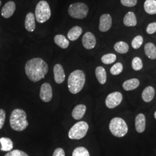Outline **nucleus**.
Returning a JSON list of instances; mask_svg holds the SVG:
<instances>
[{"label":"nucleus","instance_id":"7ed1b4c3","mask_svg":"<svg viewBox=\"0 0 156 156\" xmlns=\"http://www.w3.org/2000/svg\"><path fill=\"white\" fill-rule=\"evenodd\" d=\"M86 81L85 74L82 70L77 69L71 73L68 80V87L71 93L75 94L83 89Z\"/></svg>","mask_w":156,"mask_h":156},{"label":"nucleus","instance_id":"4c0bfd02","mask_svg":"<svg viewBox=\"0 0 156 156\" xmlns=\"http://www.w3.org/2000/svg\"><path fill=\"white\" fill-rule=\"evenodd\" d=\"M1 4H2V2H1V1L0 0V6H1Z\"/></svg>","mask_w":156,"mask_h":156},{"label":"nucleus","instance_id":"f03ea898","mask_svg":"<svg viewBox=\"0 0 156 156\" xmlns=\"http://www.w3.org/2000/svg\"><path fill=\"white\" fill-rule=\"evenodd\" d=\"M9 123L11 127L15 131L21 132L25 130L28 126L26 112L19 108L14 109L11 114Z\"/></svg>","mask_w":156,"mask_h":156},{"label":"nucleus","instance_id":"dca6fc26","mask_svg":"<svg viewBox=\"0 0 156 156\" xmlns=\"http://www.w3.org/2000/svg\"><path fill=\"white\" fill-rule=\"evenodd\" d=\"M86 111V106L83 104H79L74 108L72 112V116L75 120L82 119Z\"/></svg>","mask_w":156,"mask_h":156},{"label":"nucleus","instance_id":"6e6552de","mask_svg":"<svg viewBox=\"0 0 156 156\" xmlns=\"http://www.w3.org/2000/svg\"><path fill=\"white\" fill-rule=\"evenodd\" d=\"M123 100V95L120 92H113L108 95L105 100L106 106L109 109H113L119 105Z\"/></svg>","mask_w":156,"mask_h":156},{"label":"nucleus","instance_id":"e433bc0d","mask_svg":"<svg viewBox=\"0 0 156 156\" xmlns=\"http://www.w3.org/2000/svg\"><path fill=\"white\" fill-rule=\"evenodd\" d=\"M154 117H155V119H156V111L154 112Z\"/></svg>","mask_w":156,"mask_h":156},{"label":"nucleus","instance_id":"412c9836","mask_svg":"<svg viewBox=\"0 0 156 156\" xmlns=\"http://www.w3.org/2000/svg\"><path fill=\"white\" fill-rule=\"evenodd\" d=\"M145 55L151 60L156 59V47L153 43H147L145 46Z\"/></svg>","mask_w":156,"mask_h":156},{"label":"nucleus","instance_id":"1a4fd4ad","mask_svg":"<svg viewBox=\"0 0 156 156\" xmlns=\"http://www.w3.org/2000/svg\"><path fill=\"white\" fill-rule=\"evenodd\" d=\"M40 98L45 102H49L53 98V90L50 84L44 83L41 87Z\"/></svg>","mask_w":156,"mask_h":156},{"label":"nucleus","instance_id":"a878e982","mask_svg":"<svg viewBox=\"0 0 156 156\" xmlns=\"http://www.w3.org/2000/svg\"><path fill=\"white\" fill-rule=\"evenodd\" d=\"M115 51L120 54H125L128 52L129 50V46L128 44L123 41H120L115 44L114 46Z\"/></svg>","mask_w":156,"mask_h":156},{"label":"nucleus","instance_id":"b1692460","mask_svg":"<svg viewBox=\"0 0 156 156\" xmlns=\"http://www.w3.org/2000/svg\"><path fill=\"white\" fill-rule=\"evenodd\" d=\"M144 9L145 12L149 15L156 14V0H146Z\"/></svg>","mask_w":156,"mask_h":156},{"label":"nucleus","instance_id":"ddd939ff","mask_svg":"<svg viewBox=\"0 0 156 156\" xmlns=\"http://www.w3.org/2000/svg\"><path fill=\"white\" fill-rule=\"evenodd\" d=\"M54 78L56 83L61 84L65 80L66 75L62 65L57 64L53 68Z\"/></svg>","mask_w":156,"mask_h":156},{"label":"nucleus","instance_id":"0eeeda50","mask_svg":"<svg viewBox=\"0 0 156 156\" xmlns=\"http://www.w3.org/2000/svg\"><path fill=\"white\" fill-rule=\"evenodd\" d=\"M68 12L70 16L74 19H83L87 16L89 12L87 5L82 2L71 4L68 7Z\"/></svg>","mask_w":156,"mask_h":156},{"label":"nucleus","instance_id":"4be33fe9","mask_svg":"<svg viewBox=\"0 0 156 156\" xmlns=\"http://www.w3.org/2000/svg\"><path fill=\"white\" fill-rule=\"evenodd\" d=\"M55 42L57 45L62 49H67L69 45V41L66 38V37L61 34L56 35L54 38Z\"/></svg>","mask_w":156,"mask_h":156},{"label":"nucleus","instance_id":"423d86ee","mask_svg":"<svg viewBox=\"0 0 156 156\" xmlns=\"http://www.w3.org/2000/svg\"><path fill=\"white\" fill-rule=\"evenodd\" d=\"M89 129L88 124L83 122H79L74 124L68 133V137L71 140H81L84 138Z\"/></svg>","mask_w":156,"mask_h":156},{"label":"nucleus","instance_id":"393cba45","mask_svg":"<svg viewBox=\"0 0 156 156\" xmlns=\"http://www.w3.org/2000/svg\"><path fill=\"white\" fill-rule=\"evenodd\" d=\"M0 143L1 144V150L4 151H10L13 147V142L10 138L2 137L0 138Z\"/></svg>","mask_w":156,"mask_h":156},{"label":"nucleus","instance_id":"6ab92c4d","mask_svg":"<svg viewBox=\"0 0 156 156\" xmlns=\"http://www.w3.org/2000/svg\"><path fill=\"white\" fill-rule=\"evenodd\" d=\"M82 33V28L79 26H75L71 28L68 31L67 37L71 41H75L79 38Z\"/></svg>","mask_w":156,"mask_h":156},{"label":"nucleus","instance_id":"aec40b11","mask_svg":"<svg viewBox=\"0 0 156 156\" xmlns=\"http://www.w3.org/2000/svg\"><path fill=\"white\" fill-rule=\"evenodd\" d=\"M140 85V80L133 78L125 81L123 84V87L126 91H131L136 89Z\"/></svg>","mask_w":156,"mask_h":156},{"label":"nucleus","instance_id":"c756f323","mask_svg":"<svg viewBox=\"0 0 156 156\" xmlns=\"http://www.w3.org/2000/svg\"><path fill=\"white\" fill-rule=\"evenodd\" d=\"M132 67L135 71H140L141 69H142L143 63L140 57H134L132 61Z\"/></svg>","mask_w":156,"mask_h":156},{"label":"nucleus","instance_id":"9b49d317","mask_svg":"<svg viewBox=\"0 0 156 156\" xmlns=\"http://www.w3.org/2000/svg\"><path fill=\"white\" fill-rule=\"evenodd\" d=\"M82 44L86 49H92L96 45V39L94 35L91 32L84 34L82 38Z\"/></svg>","mask_w":156,"mask_h":156},{"label":"nucleus","instance_id":"5701e85b","mask_svg":"<svg viewBox=\"0 0 156 156\" xmlns=\"http://www.w3.org/2000/svg\"><path fill=\"white\" fill-rule=\"evenodd\" d=\"M95 76L100 83L104 84L106 83V73L104 67L99 66L96 68Z\"/></svg>","mask_w":156,"mask_h":156},{"label":"nucleus","instance_id":"9d476101","mask_svg":"<svg viewBox=\"0 0 156 156\" xmlns=\"http://www.w3.org/2000/svg\"><path fill=\"white\" fill-rule=\"evenodd\" d=\"M112 24V17L109 14H103L100 19L99 30L101 32H106L111 28Z\"/></svg>","mask_w":156,"mask_h":156},{"label":"nucleus","instance_id":"2eb2a0df","mask_svg":"<svg viewBox=\"0 0 156 156\" xmlns=\"http://www.w3.org/2000/svg\"><path fill=\"white\" fill-rule=\"evenodd\" d=\"M25 28L28 32H33L35 29V18L34 14L30 12L26 17L24 22Z\"/></svg>","mask_w":156,"mask_h":156},{"label":"nucleus","instance_id":"c9c22d12","mask_svg":"<svg viewBox=\"0 0 156 156\" xmlns=\"http://www.w3.org/2000/svg\"><path fill=\"white\" fill-rule=\"evenodd\" d=\"M53 156H66L65 151L62 148L60 147L57 148L53 152Z\"/></svg>","mask_w":156,"mask_h":156},{"label":"nucleus","instance_id":"f8f14e48","mask_svg":"<svg viewBox=\"0 0 156 156\" xmlns=\"http://www.w3.org/2000/svg\"><path fill=\"white\" fill-rule=\"evenodd\" d=\"M16 10V4L13 1H9L6 3L1 10V15L5 19H8L13 15Z\"/></svg>","mask_w":156,"mask_h":156},{"label":"nucleus","instance_id":"a211bd4d","mask_svg":"<svg viewBox=\"0 0 156 156\" xmlns=\"http://www.w3.org/2000/svg\"><path fill=\"white\" fill-rule=\"evenodd\" d=\"M155 95V90L151 86H147L142 93V98L146 102H149L153 100Z\"/></svg>","mask_w":156,"mask_h":156},{"label":"nucleus","instance_id":"473e14b6","mask_svg":"<svg viewBox=\"0 0 156 156\" xmlns=\"http://www.w3.org/2000/svg\"><path fill=\"white\" fill-rule=\"evenodd\" d=\"M123 6L127 7H133L137 4V0H120Z\"/></svg>","mask_w":156,"mask_h":156},{"label":"nucleus","instance_id":"f3484780","mask_svg":"<svg viewBox=\"0 0 156 156\" xmlns=\"http://www.w3.org/2000/svg\"><path fill=\"white\" fill-rule=\"evenodd\" d=\"M124 24L127 27H134L137 24L136 17L134 12H128L123 19Z\"/></svg>","mask_w":156,"mask_h":156},{"label":"nucleus","instance_id":"2f4dec72","mask_svg":"<svg viewBox=\"0 0 156 156\" xmlns=\"http://www.w3.org/2000/svg\"><path fill=\"white\" fill-rule=\"evenodd\" d=\"M4 156H29L24 151L20 150H13L10 151L8 153H6Z\"/></svg>","mask_w":156,"mask_h":156},{"label":"nucleus","instance_id":"72a5a7b5","mask_svg":"<svg viewBox=\"0 0 156 156\" xmlns=\"http://www.w3.org/2000/svg\"><path fill=\"white\" fill-rule=\"evenodd\" d=\"M146 32L149 34H153L156 32V22L151 23L146 28Z\"/></svg>","mask_w":156,"mask_h":156},{"label":"nucleus","instance_id":"f257e3e1","mask_svg":"<svg viewBox=\"0 0 156 156\" xmlns=\"http://www.w3.org/2000/svg\"><path fill=\"white\" fill-rule=\"evenodd\" d=\"M49 71L47 63L41 58H34L26 62L25 72L28 79L34 82H37L45 78Z\"/></svg>","mask_w":156,"mask_h":156},{"label":"nucleus","instance_id":"4468645a","mask_svg":"<svg viewBox=\"0 0 156 156\" xmlns=\"http://www.w3.org/2000/svg\"><path fill=\"white\" fill-rule=\"evenodd\" d=\"M135 128L138 133H142L146 128V118L142 113H140L135 118Z\"/></svg>","mask_w":156,"mask_h":156},{"label":"nucleus","instance_id":"7c9ffc66","mask_svg":"<svg viewBox=\"0 0 156 156\" xmlns=\"http://www.w3.org/2000/svg\"><path fill=\"white\" fill-rule=\"evenodd\" d=\"M143 42H144L143 37L140 35H137L132 41L131 46L135 49H138L142 46Z\"/></svg>","mask_w":156,"mask_h":156},{"label":"nucleus","instance_id":"c85d7f7f","mask_svg":"<svg viewBox=\"0 0 156 156\" xmlns=\"http://www.w3.org/2000/svg\"><path fill=\"white\" fill-rule=\"evenodd\" d=\"M123 64L120 62H117L111 67L110 72L113 75H117L123 71Z\"/></svg>","mask_w":156,"mask_h":156},{"label":"nucleus","instance_id":"39448f33","mask_svg":"<svg viewBox=\"0 0 156 156\" xmlns=\"http://www.w3.org/2000/svg\"><path fill=\"white\" fill-rule=\"evenodd\" d=\"M50 6L47 1L42 0L36 6L35 16L38 22L44 23L48 21L51 16Z\"/></svg>","mask_w":156,"mask_h":156},{"label":"nucleus","instance_id":"cd10ccee","mask_svg":"<svg viewBox=\"0 0 156 156\" xmlns=\"http://www.w3.org/2000/svg\"><path fill=\"white\" fill-rule=\"evenodd\" d=\"M73 156H90L89 152L84 147H78L73 151Z\"/></svg>","mask_w":156,"mask_h":156},{"label":"nucleus","instance_id":"f704fd0d","mask_svg":"<svg viewBox=\"0 0 156 156\" xmlns=\"http://www.w3.org/2000/svg\"><path fill=\"white\" fill-rule=\"evenodd\" d=\"M6 112L4 109H0V129L3 127L5 121Z\"/></svg>","mask_w":156,"mask_h":156},{"label":"nucleus","instance_id":"20e7f679","mask_svg":"<svg viewBox=\"0 0 156 156\" xmlns=\"http://www.w3.org/2000/svg\"><path fill=\"white\" fill-rule=\"evenodd\" d=\"M109 128L112 135L118 138L125 136L128 132L127 124L123 119L120 117H115L112 119L109 123Z\"/></svg>","mask_w":156,"mask_h":156},{"label":"nucleus","instance_id":"bb28decb","mask_svg":"<svg viewBox=\"0 0 156 156\" xmlns=\"http://www.w3.org/2000/svg\"><path fill=\"white\" fill-rule=\"evenodd\" d=\"M116 60V56L113 53L106 54L101 57V61L105 64H111Z\"/></svg>","mask_w":156,"mask_h":156}]
</instances>
